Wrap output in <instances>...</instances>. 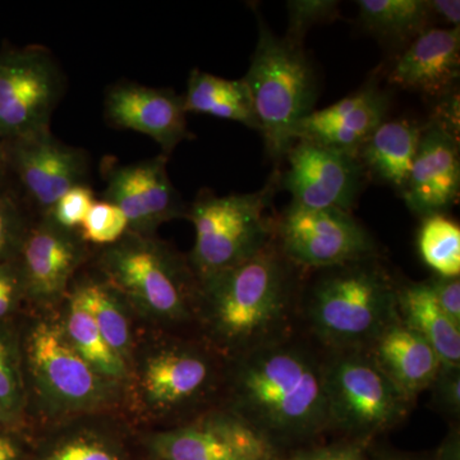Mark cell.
Instances as JSON below:
<instances>
[{
  "instance_id": "1",
  "label": "cell",
  "mask_w": 460,
  "mask_h": 460,
  "mask_svg": "<svg viewBox=\"0 0 460 460\" xmlns=\"http://www.w3.org/2000/svg\"><path fill=\"white\" fill-rule=\"evenodd\" d=\"M241 419L275 438H305L330 426L323 363L275 341L252 348L237 372Z\"/></svg>"
},
{
  "instance_id": "2",
  "label": "cell",
  "mask_w": 460,
  "mask_h": 460,
  "mask_svg": "<svg viewBox=\"0 0 460 460\" xmlns=\"http://www.w3.org/2000/svg\"><path fill=\"white\" fill-rule=\"evenodd\" d=\"M202 280L215 328L224 338L255 347L275 341L289 308L292 272L274 242L241 265Z\"/></svg>"
},
{
  "instance_id": "3",
  "label": "cell",
  "mask_w": 460,
  "mask_h": 460,
  "mask_svg": "<svg viewBox=\"0 0 460 460\" xmlns=\"http://www.w3.org/2000/svg\"><path fill=\"white\" fill-rule=\"evenodd\" d=\"M243 80L266 151L279 162L295 145L299 122L313 113L317 98L314 66L301 44L279 38L260 23L259 41Z\"/></svg>"
},
{
  "instance_id": "4",
  "label": "cell",
  "mask_w": 460,
  "mask_h": 460,
  "mask_svg": "<svg viewBox=\"0 0 460 460\" xmlns=\"http://www.w3.org/2000/svg\"><path fill=\"white\" fill-rule=\"evenodd\" d=\"M326 270L308 302L314 332L338 350L370 347L396 316L394 283L372 257Z\"/></svg>"
},
{
  "instance_id": "5",
  "label": "cell",
  "mask_w": 460,
  "mask_h": 460,
  "mask_svg": "<svg viewBox=\"0 0 460 460\" xmlns=\"http://www.w3.org/2000/svg\"><path fill=\"white\" fill-rule=\"evenodd\" d=\"M242 195L215 196L201 192L187 217L195 226L192 262L201 279L252 259L272 242L268 211L277 184Z\"/></svg>"
},
{
  "instance_id": "6",
  "label": "cell",
  "mask_w": 460,
  "mask_h": 460,
  "mask_svg": "<svg viewBox=\"0 0 460 460\" xmlns=\"http://www.w3.org/2000/svg\"><path fill=\"white\" fill-rule=\"evenodd\" d=\"M323 363L330 426L363 438L392 429L411 402L363 350H339Z\"/></svg>"
},
{
  "instance_id": "7",
  "label": "cell",
  "mask_w": 460,
  "mask_h": 460,
  "mask_svg": "<svg viewBox=\"0 0 460 460\" xmlns=\"http://www.w3.org/2000/svg\"><path fill=\"white\" fill-rule=\"evenodd\" d=\"M63 91L62 71L44 48L0 54V138L13 141L50 129Z\"/></svg>"
},
{
  "instance_id": "8",
  "label": "cell",
  "mask_w": 460,
  "mask_h": 460,
  "mask_svg": "<svg viewBox=\"0 0 460 460\" xmlns=\"http://www.w3.org/2000/svg\"><path fill=\"white\" fill-rule=\"evenodd\" d=\"M280 251L289 262L332 269L371 259L375 243L367 230L337 208H311L290 202L277 228Z\"/></svg>"
},
{
  "instance_id": "9",
  "label": "cell",
  "mask_w": 460,
  "mask_h": 460,
  "mask_svg": "<svg viewBox=\"0 0 460 460\" xmlns=\"http://www.w3.org/2000/svg\"><path fill=\"white\" fill-rule=\"evenodd\" d=\"M287 172L279 178L296 204L311 208H352L362 187L363 166L357 155L296 140L286 157Z\"/></svg>"
},
{
  "instance_id": "10",
  "label": "cell",
  "mask_w": 460,
  "mask_h": 460,
  "mask_svg": "<svg viewBox=\"0 0 460 460\" xmlns=\"http://www.w3.org/2000/svg\"><path fill=\"white\" fill-rule=\"evenodd\" d=\"M168 156L159 155L132 164L102 160L104 201L119 208L128 222V232L145 235L160 224L187 217L180 192L169 178Z\"/></svg>"
},
{
  "instance_id": "11",
  "label": "cell",
  "mask_w": 460,
  "mask_h": 460,
  "mask_svg": "<svg viewBox=\"0 0 460 460\" xmlns=\"http://www.w3.org/2000/svg\"><path fill=\"white\" fill-rule=\"evenodd\" d=\"M120 241L104 259L111 279L154 313L181 316L184 313L183 274L177 260L141 234L124 235Z\"/></svg>"
},
{
  "instance_id": "12",
  "label": "cell",
  "mask_w": 460,
  "mask_h": 460,
  "mask_svg": "<svg viewBox=\"0 0 460 460\" xmlns=\"http://www.w3.org/2000/svg\"><path fill=\"white\" fill-rule=\"evenodd\" d=\"M8 142V164L42 215L49 213L69 190L87 184L86 151L58 140L50 129Z\"/></svg>"
},
{
  "instance_id": "13",
  "label": "cell",
  "mask_w": 460,
  "mask_h": 460,
  "mask_svg": "<svg viewBox=\"0 0 460 460\" xmlns=\"http://www.w3.org/2000/svg\"><path fill=\"white\" fill-rule=\"evenodd\" d=\"M153 447L164 460H278L274 441L239 416L164 432Z\"/></svg>"
},
{
  "instance_id": "14",
  "label": "cell",
  "mask_w": 460,
  "mask_h": 460,
  "mask_svg": "<svg viewBox=\"0 0 460 460\" xmlns=\"http://www.w3.org/2000/svg\"><path fill=\"white\" fill-rule=\"evenodd\" d=\"M104 111L109 124L148 136L165 156L190 137L183 96L172 90L124 81L107 91Z\"/></svg>"
},
{
  "instance_id": "15",
  "label": "cell",
  "mask_w": 460,
  "mask_h": 460,
  "mask_svg": "<svg viewBox=\"0 0 460 460\" xmlns=\"http://www.w3.org/2000/svg\"><path fill=\"white\" fill-rule=\"evenodd\" d=\"M460 190L458 137L431 122L423 127L416 159L402 195L413 213L443 214L454 205Z\"/></svg>"
},
{
  "instance_id": "16",
  "label": "cell",
  "mask_w": 460,
  "mask_h": 460,
  "mask_svg": "<svg viewBox=\"0 0 460 460\" xmlns=\"http://www.w3.org/2000/svg\"><path fill=\"white\" fill-rule=\"evenodd\" d=\"M389 96L375 84L313 111L296 127V140L316 142L357 155L366 140L386 120Z\"/></svg>"
},
{
  "instance_id": "17",
  "label": "cell",
  "mask_w": 460,
  "mask_h": 460,
  "mask_svg": "<svg viewBox=\"0 0 460 460\" xmlns=\"http://www.w3.org/2000/svg\"><path fill=\"white\" fill-rule=\"evenodd\" d=\"M460 72V27L426 29L411 41L390 69L387 81L399 89L438 98Z\"/></svg>"
},
{
  "instance_id": "18",
  "label": "cell",
  "mask_w": 460,
  "mask_h": 460,
  "mask_svg": "<svg viewBox=\"0 0 460 460\" xmlns=\"http://www.w3.org/2000/svg\"><path fill=\"white\" fill-rule=\"evenodd\" d=\"M29 353L36 375L58 398L75 404L98 398V375L56 326L40 323L33 330Z\"/></svg>"
},
{
  "instance_id": "19",
  "label": "cell",
  "mask_w": 460,
  "mask_h": 460,
  "mask_svg": "<svg viewBox=\"0 0 460 460\" xmlns=\"http://www.w3.org/2000/svg\"><path fill=\"white\" fill-rule=\"evenodd\" d=\"M375 365L411 402L432 385L441 361L431 347L398 314L368 347Z\"/></svg>"
},
{
  "instance_id": "20",
  "label": "cell",
  "mask_w": 460,
  "mask_h": 460,
  "mask_svg": "<svg viewBox=\"0 0 460 460\" xmlns=\"http://www.w3.org/2000/svg\"><path fill=\"white\" fill-rule=\"evenodd\" d=\"M69 232L44 215L42 223L21 239V274L32 295L41 298L60 295L74 274L81 246Z\"/></svg>"
},
{
  "instance_id": "21",
  "label": "cell",
  "mask_w": 460,
  "mask_h": 460,
  "mask_svg": "<svg viewBox=\"0 0 460 460\" xmlns=\"http://www.w3.org/2000/svg\"><path fill=\"white\" fill-rule=\"evenodd\" d=\"M399 319L425 339L445 367H460V325L438 304L429 281L396 288Z\"/></svg>"
},
{
  "instance_id": "22",
  "label": "cell",
  "mask_w": 460,
  "mask_h": 460,
  "mask_svg": "<svg viewBox=\"0 0 460 460\" xmlns=\"http://www.w3.org/2000/svg\"><path fill=\"white\" fill-rule=\"evenodd\" d=\"M422 131L423 127L411 120H385L362 145L357 157L363 169H367L376 180L402 192Z\"/></svg>"
},
{
  "instance_id": "23",
  "label": "cell",
  "mask_w": 460,
  "mask_h": 460,
  "mask_svg": "<svg viewBox=\"0 0 460 460\" xmlns=\"http://www.w3.org/2000/svg\"><path fill=\"white\" fill-rule=\"evenodd\" d=\"M183 102L187 113L213 115L259 131L252 98L243 78L226 80L193 69Z\"/></svg>"
},
{
  "instance_id": "24",
  "label": "cell",
  "mask_w": 460,
  "mask_h": 460,
  "mask_svg": "<svg viewBox=\"0 0 460 460\" xmlns=\"http://www.w3.org/2000/svg\"><path fill=\"white\" fill-rule=\"evenodd\" d=\"M208 376L210 367L198 354L165 353L148 362L145 387L151 401L175 405L198 394Z\"/></svg>"
},
{
  "instance_id": "25",
  "label": "cell",
  "mask_w": 460,
  "mask_h": 460,
  "mask_svg": "<svg viewBox=\"0 0 460 460\" xmlns=\"http://www.w3.org/2000/svg\"><path fill=\"white\" fill-rule=\"evenodd\" d=\"M357 4L362 25L387 40H413L431 18L428 0H359Z\"/></svg>"
},
{
  "instance_id": "26",
  "label": "cell",
  "mask_w": 460,
  "mask_h": 460,
  "mask_svg": "<svg viewBox=\"0 0 460 460\" xmlns=\"http://www.w3.org/2000/svg\"><path fill=\"white\" fill-rule=\"evenodd\" d=\"M420 257L438 277L459 278L460 228L443 214L425 217L419 234Z\"/></svg>"
},
{
  "instance_id": "27",
  "label": "cell",
  "mask_w": 460,
  "mask_h": 460,
  "mask_svg": "<svg viewBox=\"0 0 460 460\" xmlns=\"http://www.w3.org/2000/svg\"><path fill=\"white\" fill-rule=\"evenodd\" d=\"M66 330H68L69 341L91 367L111 377L122 376L124 374L122 357L118 356L111 349V345L96 328L90 314L74 296L69 305Z\"/></svg>"
},
{
  "instance_id": "28",
  "label": "cell",
  "mask_w": 460,
  "mask_h": 460,
  "mask_svg": "<svg viewBox=\"0 0 460 460\" xmlns=\"http://www.w3.org/2000/svg\"><path fill=\"white\" fill-rule=\"evenodd\" d=\"M74 298L90 314L96 328L118 356L129 348V330L113 295L102 284H86L75 290Z\"/></svg>"
},
{
  "instance_id": "29",
  "label": "cell",
  "mask_w": 460,
  "mask_h": 460,
  "mask_svg": "<svg viewBox=\"0 0 460 460\" xmlns=\"http://www.w3.org/2000/svg\"><path fill=\"white\" fill-rule=\"evenodd\" d=\"M128 222L119 208L111 202L95 201L81 226L84 241L114 244L128 233Z\"/></svg>"
},
{
  "instance_id": "30",
  "label": "cell",
  "mask_w": 460,
  "mask_h": 460,
  "mask_svg": "<svg viewBox=\"0 0 460 460\" xmlns=\"http://www.w3.org/2000/svg\"><path fill=\"white\" fill-rule=\"evenodd\" d=\"M288 31L284 38L302 44L310 27L339 16L338 2L332 0H293L287 3Z\"/></svg>"
},
{
  "instance_id": "31",
  "label": "cell",
  "mask_w": 460,
  "mask_h": 460,
  "mask_svg": "<svg viewBox=\"0 0 460 460\" xmlns=\"http://www.w3.org/2000/svg\"><path fill=\"white\" fill-rule=\"evenodd\" d=\"M95 201V195L89 184H83L65 193L47 217L62 228L68 230H74L78 226L81 228L91 206Z\"/></svg>"
},
{
  "instance_id": "32",
  "label": "cell",
  "mask_w": 460,
  "mask_h": 460,
  "mask_svg": "<svg viewBox=\"0 0 460 460\" xmlns=\"http://www.w3.org/2000/svg\"><path fill=\"white\" fill-rule=\"evenodd\" d=\"M435 402L445 413L458 417L460 413V367L441 366L432 383Z\"/></svg>"
},
{
  "instance_id": "33",
  "label": "cell",
  "mask_w": 460,
  "mask_h": 460,
  "mask_svg": "<svg viewBox=\"0 0 460 460\" xmlns=\"http://www.w3.org/2000/svg\"><path fill=\"white\" fill-rule=\"evenodd\" d=\"M289 460H367L363 440L347 441L296 454Z\"/></svg>"
},
{
  "instance_id": "34",
  "label": "cell",
  "mask_w": 460,
  "mask_h": 460,
  "mask_svg": "<svg viewBox=\"0 0 460 460\" xmlns=\"http://www.w3.org/2000/svg\"><path fill=\"white\" fill-rule=\"evenodd\" d=\"M21 222L20 210L14 199L0 193V259L17 241Z\"/></svg>"
},
{
  "instance_id": "35",
  "label": "cell",
  "mask_w": 460,
  "mask_h": 460,
  "mask_svg": "<svg viewBox=\"0 0 460 460\" xmlns=\"http://www.w3.org/2000/svg\"><path fill=\"white\" fill-rule=\"evenodd\" d=\"M438 304L444 313L460 325V280L459 278L436 277L429 279Z\"/></svg>"
},
{
  "instance_id": "36",
  "label": "cell",
  "mask_w": 460,
  "mask_h": 460,
  "mask_svg": "<svg viewBox=\"0 0 460 460\" xmlns=\"http://www.w3.org/2000/svg\"><path fill=\"white\" fill-rule=\"evenodd\" d=\"M47 460H117L107 447L87 440H75L62 445Z\"/></svg>"
},
{
  "instance_id": "37",
  "label": "cell",
  "mask_w": 460,
  "mask_h": 460,
  "mask_svg": "<svg viewBox=\"0 0 460 460\" xmlns=\"http://www.w3.org/2000/svg\"><path fill=\"white\" fill-rule=\"evenodd\" d=\"M17 399V384L12 370L7 345L0 338V404L11 408Z\"/></svg>"
},
{
  "instance_id": "38",
  "label": "cell",
  "mask_w": 460,
  "mask_h": 460,
  "mask_svg": "<svg viewBox=\"0 0 460 460\" xmlns=\"http://www.w3.org/2000/svg\"><path fill=\"white\" fill-rule=\"evenodd\" d=\"M20 275L8 263H0V317L11 310L20 287Z\"/></svg>"
},
{
  "instance_id": "39",
  "label": "cell",
  "mask_w": 460,
  "mask_h": 460,
  "mask_svg": "<svg viewBox=\"0 0 460 460\" xmlns=\"http://www.w3.org/2000/svg\"><path fill=\"white\" fill-rule=\"evenodd\" d=\"M431 16L441 18L447 25L459 27L460 2L459 0H429L428 2Z\"/></svg>"
},
{
  "instance_id": "40",
  "label": "cell",
  "mask_w": 460,
  "mask_h": 460,
  "mask_svg": "<svg viewBox=\"0 0 460 460\" xmlns=\"http://www.w3.org/2000/svg\"><path fill=\"white\" fill-rule=\"evenodd\" d=\"M459 435L450 434L444 441L443 447L436 454L435 460H459Z\"/></svg>"
},
{
  "instance_id": "41",
  "label": "cell",
  "mask_w": 460,
  "mask_h": 460,
  "mask_svg": "<svg viewBox=\"0 0 460 460\" xmlns=\"http://www.w3.org/2000/svg\"><path fill=\"white\" fill-rule=\"evenodd\" d=\"M17 458L16 447L7 438H0V460H17Z\"/></svg>"
},
{
  "instance_id": "42",
  "label": "cell",
  "mask_w": 460,
  "mask_h": 460,
  "mask_svg": "<svg viewBox=\"0 0 460 460\" xmlns=\"http://www.w3.org/2000/svg\"><path fill=\"white\" fill-rule=\"evenodd\" d=\"M3 142L4 141L0 138V186H2L3 180L5 178V172H7L9 168L7 147L4 146Z\"/></svg>"
},
{
  "instance_id": "43",
  "label": "cell",
  "mask_w": 460,
  "mask_h": 460,
  "mask_svg": "<svg viewBox=\"0 0 460 460\" xmlns=\"http://www.w3.org/2000/svg\"><path fill=\"white\" fill-rule=\"evenodd\" d=\"M376 460H428V459L417 458V456H402V454H389V456H381L380 458H377Z\"/></svg>"
},
{
  "instance_id": "44",
  "label": "cell",
  "mask_w": 460,
  "mask_h": 460,
  "mask_svg": "<svg viewBox=\"0 0 460 460\" xmlns=\"http://www.w3.org/2000/svg\"><path fill=\"white\" fill-rule=\"evenodd\" d=\"M3 410H4V408H3L2 404H0V417H2Z\"/></svg>"
}]
</instances>
